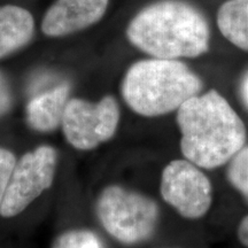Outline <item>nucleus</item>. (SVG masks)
Listing matches in <instances>:
<instances>
[{"label": "nucleus", "instance_id": "1", "mask_svg": "<svg viewBox=\"0 0 248 248\" xmlns=\"http://www.w3.org/2000/svg\"><path fill=\"white\" fill-rule=\"evenodd\" d=\"M181 150L185 159L203 169L230 162L245 146L246 126L216 90L194 95L177 110Z\"/></svg>", "mask_w": 248, "mask_h": 248}, {"label": "nucleus", "instance_id": "2", "mask_svg": "<svg viewBox=\"0 0 248 248\" xmlns=\"http://www.w3.org/2000/svg\"><path fill=\"white\" fill-rule=\"evenodd\" d=\"M126 36L148 55L167 60L198 58L209 49L207 20L193 6L181 0L154 2L132 18Z\"/></svg>", "mask_w": 248, "mask_h": 248}, {"label": "nucleus", "instance_id": "3", "mask_svg": "<svg viewBox=\"0 0 248 248\" xmlns=\"http://www.w3.org/2000/svg\"><path fill=\"white\" fill-rule=\"evenodd\" d=\"M202 82L184 62L152 58L133 63L122 82L126 105L141 116H162L200 94Z\"/></svg>", "mask_w": 248, "mask_h": 248}, {"label": "nucleus", "instance_id": "4", "mask_svg": "<svg viewBox=\"0 0 248 248\" xmlns=\"http://www.w3.org/2000/svg\"><path fill=\"white\" fill-rule=\"evenodd\" d=\"M159 207L151 198L119 185L99 195L97 215L101 225L120 243L135 245L150 239L159 222Z\"/></svg>", "mask_w": 248, "mask_h": 248}, {"label": "nucleus", "instance_id": "5", "mask_svg": "<svg viewBox=\"0 0 248 248\" xmlns=\"http://www.w3.org/2000/svg\"><path fill=\"white\" fill-rule=\"evenodd\" d=\"M58 154L54 147L43 145L28 152L15 163L2 201L0 215L17 216L54 182Z\"/></svg>", "mask_w": 248, "mask_h": 248}, {"label": "nucleus", "instance_id": "6", "mask_svg": "<svg viewBox=\"0 0 248 248\" xmlns=\"http://www.w3.org/2000/svg\"><path fill=\"white\" fill-rule=\"evenodd\" d=\"M120 117L119 104L111 95L98 102L74 98L68 101L61 125L71 146L90 151L113 138Z\"/></svg>", "mask_w": 248, "mask_h": 248}, {"label": "nucleus", "instance_id": "7", "mask_svg": "<svg viewBox=\"0 0 248 248\" xmlns=\"http://www.w3.org/2000/svg\"><path fill=\"white\" fill-rule=\"evenodd\" d=\"M160 190L163 200L188 219L206 215L213 202L212 183L188 160H173L164 167Z\"/></svg>", "mask_w": 248, "mask_h": 248}, {"label": "nucleus", "instance_id": "8", "mask_svg": "<svg viewBox=\"0 0 248 248\" xmlns=\"http://www.w3.org/2000/svg\"><path fill=\"white\" fill-rule=\"evenodd\" d=\"M108 4L109 0H57L44 15L43 32L61 37L85 29L101 20Z\"/></svg>", "mask_w": 248, "mask_h": 248}, {"label": "nucleus", "instance_id": "9", "mask_svg": "<svg viewBox=\"0 0 248 248\" xmlns=\"http://www.w3.org/2000/svg\"><path fill=\"white\" fill-rule=\"evenodd\" d=\"M69 85L61 84L31 99L26 110L28 124L39 132L58 129L69 101Z\"/></svg>", "mask_w": 248, "mask_h": 248}, {"label": "nucleus", "instance_id": "10", "mask_svg": "<svg viewBox=\"0 0 248 248\" xmlns=\"http://www.w3.org/2000/svg\"><path fill=\"white\" fill-rule=\"evenodd\" d=\"M33 17L29 11L13 5L0 7V59L30 42Z\"/></svg>", "mask_w": 248, "mask_h": 248}, {"label": "nucleus", "instance_id": "11", "mask_svg": "<svg viewBox=\"0 0 248 248\" xmlns=\"http://www.w3.org/2000/svg\"><path fill=\"white\" fill-rule=\"evenodd\" d=\"M216 22L225 39L248 52V0H226L218 8Z\"/></svg>", "mask_w": 248, "mask_h": 248}, {"label": "nucleus", "instance_id": "12", "mask_svg": "<svg viewBox=\"0 0 248 248\" xmlns=\"http://www.w3.org/2000/svg\"><path fill=\"white\" fill-rule=\"evenodd\" d=\"M228 178L235 190L248 201V146H244L231 159Z\"/></svg>", "mask_w": 248, "mask_h": 248}, {"label": "nucleus", "instance_id": "13", "mask_svg": "<svg viewBox=\"0 0 248 248\" xmlns=\"http://www.w3.org/2000/svg\"><path fill=\"white\" fill-rule=\"evenodd\" d=\"M53 248H104L98 235L89 230H71L55 239Z\"/></svg>", "mask_w": 248, "mask_h": 248}, {"label": "nucleus", "instance_id": "14", "mask_svg": "<svg viewBox=\"0 0 248 248\" xmlns=\"http://www.w3.org/2000/svg\"><path fill=\"white\" fill-rule=\"evenodd\" d=\"M16 163V157L9 150L0 147V209L4 201L6 190L11 178L12 171Z\"/></svg>", "mask_w": 248, "mask_h": 248}, {"label": "nucleus", "instance_id": "15", "mask_svg": "<svg viewBox=\"0 0 248 248\" xmlns=\"http://www.w3.org/2000/svg\"><path fill=\"white\" fill-rule=\"evenodd\" d=\"M12 102H13V99H12L11 89L5 77L0 74V116L8 113L12 107Z\"/></svg>", "mask_w": 248, "mask_h": 248}, {"label": "nucleus", "instance_id": "16", "mask_svg": "<svg viewBox=\"0 0 248 248\" xmlns=\"http://www.w3.org/2000/svg\"><path fill=\"white\" fill-rule=\"evenodd\" d=\"M238 239L245 247L248 248V215L241 219L238 226Z\"/></svg>", "mask_w": 248, "mask_h": 248}, {"label": "nucleus", "instance_id": "17", "mask_svg": "<svg viewBox=\"0 0 248 248\" xmlns=\"http://www.w3.org/2000/svg\"><path fill=\"white\" fill-rule=\"evenodd\" d=\"M240 97L243 99L245 106L248 108V71L245 74L240 83Z\"/></svg>", "mask_w": 248, "mask_h": 248}]
</instances>
